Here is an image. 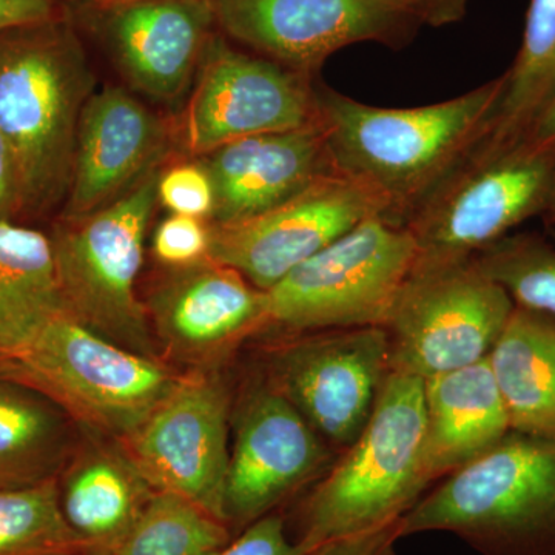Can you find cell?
I'll return each mask as SVG.
<instances>
[{
	"label": "cell",
	"instance_id": "cell-1",
	"mask_svg": "<svg viewBox=\"0 0 555 555\" xmlns=\"http://www.w3.org/2000/svg\"><path fill=\"white\" fill-rule=\"evenodd\" d=\"M505 86L503 73L452 100L387 108L315 83L317 118L338 173L377 193L386 221L403 228L420 204L488 137Z\"/></svg>",
	"mask_w": 555,
	"mask_h": 555
},
{
	"label": "cell",
	"instance_id": "cell-2",
	"mask_svg": "<svg viewBox=\"0 0 555 555\" xmlns=\"http://www.w3.org/2000/svg\"><path fill=\"white\" fill-rule=\"evenodd\" d=\"M94 91L64 17L0 33V133L20 170L24 224L60 215L80 115Z\"/></svg>",
	"mask_w": 555,
	"mask_h": 555
},
{
	"label": "cell",
	"instance_id": "cell-3",
	"mask_svg": "<svg viewBox=\"0 0 555 555\" xmlns=\"http://www.w3.org/2000/svg\"><path fill=\"white\" fill-rule=\"evenodd\" d=\"M425 427V379L390 371L367 425L292 514V540L310 553L406 516L433 486Z\"/></svg>",
	"mask_w": 555,
	"mask_h": 555
},
{
	"label": "cell",
	"instance_id": "cell-4",
	"mask_svg": "<svg viewBox=\"0 0 555 555\" xmlns=\"http://www.w3.org/2000/svg\"><path fill=\"white\" fill-rule=\"evenodd\" d=\"M400 532H448L480 555H555V438L511 430L423 495Z\"/></svg>",
	"mask_w": 555,
	"mask_h": 555
},
{
	"label": "cell",
	"instance_id": "cell-5",
	"mask_svg": "<svg viewBox=\"0 0 555 555\" xmlns=\"http://www.w3.org/2000/svg\"><path fill=\"white\" fill-rule=\"evenodd\" d=\"M163 164L122 198L80 218H56L49 233L62 305L82 326L116 345L159 358L137 284Z\"/></svg>",
	"mask_w": 555,
	"mask_h": 555
},
{
	"label": "cell",
	"instance_id": "cell-6",
	"mask_svg": "<svg viewBox=\"0 0 555 555\" xmlns=\"http://www.w3.org/2000/svg\"><path fill=\"white\" fill-rule=\"evenodd\" d=\"M0 375L39 390L79 425L118 441L149 418L181 377L160 358L116 345L65 310L3 358Z\"/></svg>",
	"mask_w": 555,
	"mask_h": 555
},
{
	"label": "cell",
	"instance_id": "cell-7",
	"mask_svg": "<svg viewBox=\"0 0 555 555\" xmlns=\"http://www.w3.org/2000/svg\"><path fill=\"white\" fill-rule=\"evenodd\" d=\"M555 150L528 139L491 147L485 139L409 217L414 269L459 264L505 238L526 219L545 215Z\"/></svg>",
	"mask_w": 555,
	"mask_h": 555
},
{
	"label": "cell",
	"instance_id": "cell-8",
	"mask_svg": "<svg viewBox=\"0 0 555 555\" xmlns=\"http://www.w3.org/2000/svg\"><path fill=\"white\" fill-rule=\"evenodd\" d=\"M415 258L406 229L369 218L266 292L269 327L292 334L385 327Z\"/></svg>",
	"mask_w": 555,
	"mask_h": 555
},
{
	"label": "cell",
	"instance_id": "cell-9",
	"mask_svg": "<svg viewBox=\"0 0 555 555\" xmlns=\"http://www.w3.org/2000/svg\"><path fill=\"white\" fill-rule=\"evenodd\" d=\"M514 308L505 288L473 259L412 270L385 326L390 371L429 379L480 363Z\"/></svg>",
	"mask_w": 555,
	"mask_h": 555
},
{
	"label": "cell",
	"instance_id": "cell-10",
	"mask_svg": "<svg viewBox=\"0 0 555 555\" xmlns=\"http://www.w3.org/2000/svg\"><path fill=\"white\" fill-rule=\"evenodd\" d=\"M317 118L310 76L208 39L177 122L179 145L203 158L229 142L299 129Z\"/></svg>",
	"mask_w": 555,
	"mask_h": 555
},
{
	"label": "cell",
	"instance_id": "cell-11",
	"mask_svg": "<svg viewBox=\"0 0 555 555\" xmlns=\"http://www.w3.org/2000/svg\"><path fill=\"white\" fill-rule=\"evenodd\" d=\"M281 341L266 379L341 454L367 425L390 374L385 327L328 328Z\"/></svg>",
	"mask_w": 555,
	"mask_h": 555
},
{
	"label": "cell",
	"instance_id": "cell-12",
	"mask_svg": "<svg viewBox=\"0 0 555 555\" xmlns=\"http://www.w3.org/2000/svg\"><path fill=\"white\" fill-rule=\"evenodd\" d=\"M214 21L259 56L313 75L361 42L406 47L422 27L403 0H206Z\"/></svg>",
	"mask_w": 555,
	"mask_h": 555
},
{
	"label": "cell",
	"instance_id": "cell-13",
	"mask_svg": "<svg viewBox=\"0 0 555 555\" xmlns=\"http://www.w3.org/2000/svg\"><path fill=\"white\" fill-rule=\"evenodd\" d=\"M232 420L235 440L222 509L225 525L238 535L312 488L334 465L337 451L266 377L244 393Z\"/></svg>",
	"mask_w": 555,
	"mask_h": 555
},
{
	"label": "cell",
	"instance_id": "cell-14",
	"mask_svg": "<svg viewBox=\"0 0 555 555\" xmlns=\"http://www.w3.org/2000/svg\"><path fill=\"white\" fill-rule=\"evenodd\" d=\"M230 420L225 383L208 369H195L120 443L156 491L182 496L224 521Z\"/></svg>",
	"mask_w": 555,
	"mask_h": 555
},
{
	"label": "cell",
	"instance_id": "cell-15",
	"mask_svg": "<svg viewBox=\"0 0 555 555\" xmlns=\"http://www.w3.org/2000/svg\"><path fill=\"white\" fill-rule=\"evenodd\" d=\"M386 207L366 185L341 173L318 179L280 206L238 222L210 224V254L268 292L292 270Z\"/></svg>",
	"mask_w": 555,
	"mask_h": 555
},
{
	"label": "cell",
	"instance_id": "cell-16",
	"mask_svg": "<svg viewBox=\"0 0 555 555\" xmlns=\"http://www.w3.org/2000/svg\"><path fill=\"white\" fill-rule=\"evenodd\" d=\"M173 272L147 305L156 343L171 360L208 369L269 327L268 294L210 258Z\"/></svg>",
	"mask_w": 555,
	"mask_h": 555
},
{
	"label": "cell",
	"instance_id": "cell-17",
	"mask_svg": "<svg viewBox=\"0 0 555 555\" xmlns=\"http://www.w3.org/2000/svg\"><path fill=\"white\" fill-rule=\"evenodd\" d=\"M170 130L122 87L94 91L80 115L67 198L57 218H80L122 198L163 164Z\"/></svg>",
	"mask_w": 555,
	"mask_h": 555
},
{
	"label": "cell",
	"instance_id": "cell-18",
	"mask_svg": "<svg viewBox=\"0 0 555 555\" xmlns=\"http://www.w3.org/2000/svg\"><path fill=\"white\" fill-rule=\"evenodd\" d=\"M199 160L214 182L210 224L257 217L337 173L318 118L299 129L229 142Z\"/></svg>",
	"mask_w": 555,
	"mask_h": 555
},
{
	"label": "cell",
	"instance_id": "cell-19",
	"mask_svg": "<svg viewBox=\"0 0 555 555\" xmlns=\"http://www.w3.org/2000/svg\"><path fill=\"white\" fill-rule=\"evenodd\" d=\"M214 22L206 0H116L107 28L131 89L173 102L192 87Z\"/></svg>",
	"mask_w": 555,
	"mask_h": 555
},
{
	"label": "cell",
	"instance_id": "cell-20",
	"mask_svg": "<svg viewBox=\"0 0 555 555\" xmlns=\"http://www.w3.org/2000/svg\"><path fill=\"white\" fill-rule=\"evenodd\" d=\"M425 469L430 483L491 451L511 433L488 358L425 379Z\"/></svg>",
	"mask_w": 555,
	"mask_h": 555
},
{
	"label": "cell",
	"instance_id": "cell-21",
	"mask_svg": "<svg viewBox=\"0 0 555 555\" xmlns=\"http://www.w3.org/2000/svg\"><path fill=\"white\" fill-rule=\"evenodd\" d=\"M65 521L96 555H115L156 489L122 447H91L57 477Z\"/></svg>",
	"mask_w": 555,
	"mask_h": 555
},
{
	"label": "cell",
	"instance_id": "cell-22",
	"mask_svg": "<svg viewBox=\"0 0 555 555\" xmlns=\"http://www.w3.org/2000/svg\"><path fill=\"white\" fill-rule=\"evenodd\" d=\"M511 430L555 438V320L514 308L488 357Z\"/></svg>",
	"mask_w": 555,
	"mask_h": 555
},
{
	"label": "cell",
	"instance_id": "cell-23",
	"mask_svg": "<svg viewBox=\"0 0 555 555\" xmlns=\"http://www.w3.org/2000/svg\"><path fill=\"white\" fill-rule=\"evenodd\" d=\"M64 312L50 235L0 222V356H13Z\"/></svg>",
	"mask_w": 555,
	"mask_h": 555
},
{
	"label": "cell",
	"instance_id": "cell-24",
	"mask_svg": "<svg viewBox=\"0 0 555 555\" xmlns=\"http://www.w3.org/2000/svg\"><path fill=\"white\" fill-rule=\"evenodd\" d=\"M69 420L39 390L0 375V488L60 477L72 451Z\"/></svg>",
	"mask_w": 555,
	"mask_h": 555
},
{
	"label": "cell",
	"instance_id": "cell-25",
	"mask_svg": "<svg viewBox=\"0 0 555 555\" xmlns=\"http://www.w3.org/2000/svg\"><path fill=\"white\" fill-rule=\"evenodd\" d=\"M502 104L485 142L509 147L525 141L555 98V0H531L524 40L505 72Z\"/></svg>",
	"mask_w": 555,
	"mask_h": 555
},
{
	"label": "cell",
	"instance_id": "cell-26",
	"mask_svg": "<svg viewBox=\"0 0 555 555\" xmlns=\"http://www.w3.org/2000/svg\"><path fill=\"white\" fill-rule=\"evenodd\" d=\"M233 537L224 521L203 507L156 491L115 555H217Z\"/></svg>",
	"mask_w": 555,
	"mask_h": 555
},
{
	"label": "cell",
	"instance_id": "cell-27",
	"mask_svg": "<svg viewBox=\"0 0 555 555\" xmlns=\"http://www.w3.org/2000/svg\"><path fill=\"white\" fill-rule=\"evenodd\" d=\"M78 554L93 553L65 521L57 478L0 488V555Z\"/></svg>",
	"mask_w": 555,
	"mask_h": 555
},
{
	"label": "cell",
	"instance_id": "cell-28",
	"mask_svg": "<svg viewBox=\"0 0 555 555\" xmlns=\"http://www.w3.org/2000/svg\"><path fill=\"white\" fill-rule=\"evenodd\" d=\"M518 308L555 320V247L535 233H509L473 258Z\"/></svg>",
	"mask_w": 555,
	"mask_h": 555
},
{
	"label": "cell",
	"instance_id": "cell-29",
	"mask_svg": "<svg viewBox=\"0 0 555 555\" xmlns=\"http://www.w3.org/2000/svg\"><path fill=\"white\" fill-rule=\"evenodd\" d=\"M158 204L170 214L210 221L215 190L210 175L201 160L179 163L160 169Z\"/></svg>",
	"mask_w": 555,
	"mask_h": 555
},
{
	"label": "cell",
	"instance_id": "cell-30",
	"mask_svg": "<svg viewBox=\"0 0 555 555\" xmlns=\"http://www.w3.org/2000/svg\"><path fill=\"white\" fill-rule=\"evenodd\" d=\"M152 251L160 264L171 269L206 261L210 254V224L204 219L170 214L155 230Z\"/></svg>",
	"mask_w": 555,
	"mask_h": 555
},
{
	"label": "cell",
	"instance_id": "cell-31",
	"mask_svg": "<svg viewBox=\"0 0 555 555\" xmlns=\"http://www.w3.org/2000/svg\"><path fill=\"white\" fill-rule=\"evenodd\" d=\"M217 555H309L288 535L286 518L269 514L233 537Z\"/></svg>",
	"mask_w": 555,
	"mask_h": 555
},
{
	"label": "cell",
	"instance_id": "cell-32",
	"mask_svg": "<svg viewBox=\"0 0 555 555\" xmlns=\"http://www.w3.org/2000/svg\"><path fill=\"white\" fill-rule=\"evenodd\" d=\"M400 520L369 529L360 534L332 540L310 551L309 555H398L397 543L401 540Z\"/></svg>",
	"mask_w": 555,
	"mask_h": 555
},
{
	"label": "cell",
	"instance_id": "cell-33",
	"mask_svg": "<svg viewBox=\"0 0 555 555\" xmlns=\"http://www.w3.org/2000/svg\"><path fill=\"white\" fill-rule=\"evenodd\" d=\"M61 17L60 0H0V33Z\"/></svg>",
	"mask_w": 555,
	"mask_h": 555
},
{
	"label": "cell",
	"instance_id": "cell-34",
	"mask_svg": "<svg viewBox=\"0 0 555 555\" xmlns=\"http://www.w3.org/2000/svg\"><path fill=\"white\" fill-rule=\"evenodd\" d=\"M22 190L20 170L9 142L0 133V222H21Z\"/></svg>",
	"mask_w": 555,
	"mask_h": 555
},
{
	"label": "cell",
	"instance_id": "cell-35",
	"mask_svg": "<svg viewBox=\"0 0 555 555\" xmlns=\"http://www.w3.org/2000/svg\"><path fill=\"white\" fill-rule=\"evenodd\" d=\"M420 24L447 27L465 17L469 0H403Z\"/></svg>",
	"mask_w": 555,
	"mask_h": 555
},
{
	"label": "cell",
	"instance_id": "cell-36",
	"mask_svg": "<svg viewBox=\"0 0 555 555\" xmlns=\"http://www.w3.org/2000/svg\"><path fill=\"white\" fill-rule=\"evenodd\" d=\"M526 139L537 147L555 150V98L537 119L535 126Z\"/></svg>",
	"mask_w": 555,
	"mask_h": 555
},
{
	"label": "cell",
	"instance_id": "cell-37",
	"mask_svg": "<svg viewBox=\"0 0 555 555\" xmlns=\"http://www.w3.org/2000/svg\"><path fill=\"white\" fill-rule=\"evenodd\" d=\"M543 217H546L547 221L553 222L555 224V175L553 189H551L550 203H547L546 211Z\"/></svg>",
	"mask_w": 555,
	"mask_h": 555
},
{
	"label": "cell",
	"instance_id": "cell-38",
	"mask_svg": "<svg viewBox=\"0 0 555 555\" xmlns=\"http://www.w3.org/2000/svg\"><path fill=\"white\" fill-rule=\"evenodd\" d=\"M2 360H3V358H2V356H0V364H2Z\"/></svg>",
	"mask_w": 555,
	"mask_h": 555
},
{
	"label": "cell",
	"instance_id": "cell-39",
	"mask_svg": "<svg viewBox=\"0 0 555 555\" xmlns=\"http://www.w3.org/2000/svg\"><path fill=\"white\" fill-rule=\"evenodd\" d=\"M78 555H93V554H78Z\"/></svg>",
	"mask_w": 555,
	"mask_h": 555
}]
</instances>
